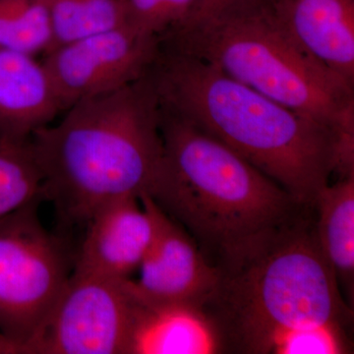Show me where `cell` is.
Here are the masks:
<instances>
[{"mask_svg": "<svg viewBox=\"0 0 354 354\" xmlns=\"http://www.w3.org/2000/svg\"><path fill=\"white\" fill-rule=\"evenodd\" d=\"M138 308L131 279L73 270L32 354H131Z\"/></svg>", "mask_w": 354, "mask_h": 354, "instance_id": "52a82bcc", "label": "cell"}, {"mask_svg": "<svg viewBox=\"0 0 354 354\" xmlns=\"http://www.w3.org/2000/svg\"><path fill=\"white\" fill-rule=\"evenodd\" d=\"M344 327L332 324L288 330L272 344L271 353H348L349 344Z\"/></svg>", "mask_w": 354, "mask_h": 354, "instance_id": "ac0fdd59", "label": "cell"}, {"mask_svg": "<svg viewBox=\"0 0 354 354\" xmlns=\"http://www.w3.org/2000/svg\"><path fill=\"white\" fill-rule=\"evenodd\" d=\"M0 354H24L22 348L0 333Z\"/></svg>", "mask_w": 354, "mask_h": 354, "instance_id": "7402d4cb", "label": "cell"}, {"mask_svg": "<svg viewBox=\"0 0 354 354\" xmlns=\"http://www.w3.org/2000/svg\"><path fill=\"white\" fill-rule=\"evenodd\" d=\"M267 4L307 53L354 84V0H267Z\"/></svg>", "mask_w": 354, "mask_h": 354, "instance_id": "8fae6325", "label": "cell"}, {"mask_svg": "<svg viewBox=\"0 0 354 354\" xmlns=\"http://www.w3.org/2000/svg\"><path fill=\"white\" fill-rule=\"evenodd\" d=\"M74 261V271L129 279L146 257L157 228L152 198H121L95 211Z\"/></svg>", "mask_w": 354, "mask_h": 354, "instance_id": "30bf717a", "label": "cell"}, {"mask_svg": "<svg viewBox=\"0 0 354 354\" xmlns=\"http://www.w3.org/2000/svg\"><path fill=\"white\" fill-rule=\"evenodd\" d=\"M155 205V237L140 266L139 279H131L133 292L145 304L203 308L218 288L220 269L209 262L179 223Z\"/></svg>", "mask_w": 354, "mask_h": 354, "instance_id": "9c48e42d", "label": "cell"}, {"mask_svg": "<svg viewBox=\"0 0 354 354\" xmlns=\"http://www.w3.org/2000/svg\"><path fill=\"white\" fill-rule=\"evenodd\" d=\"M160 44L213 65L337 133L354 129V84L307 53L274 18L267 1L181 26L162 35Z\"/></svg>", "mask_w": 354, "mask_h": 354, "instance_id": "5b68a950", "label": "cell"}, {"mask_svg": "<svg viewBox=\"0 0 354 354\" xmlns=\"http://www.w3.org/2000/svg\"><path fill=\"white\" fill-rule=\"evenodd\" d=\"M0 48L34 57L53 50L46 0H0Z\"/></svg>", "mask_w": 354, "mask_h": 354, "instance_id": "2e32d148", "label": "cell"}, {"mask_svg": "<svg viewBox=\"0 0 354 354\" xmlns=\"http://www.w3.org/2000/svg\"><path fill=\"white\" fill-rule=\"evenodd\" d=\"M62 113L43 62L0 48V141L27 142Z\"/></svg>", "mask_w": 354, "mask_h": 354, "instance_id": "7c38bea8", "label": "cell"}, {"mask_svg": "<svg viewBox=\"0 0 354 354\" xmlns=\"http://www.w3.org/2000/svg\"><path fill=\"white\" fill-rule=\"evenodd\" d=\"M41 196L43 176L29 140L0 141V220Z\"/></svg>", "mask_w": 354, "mask_h": 354, "instance_id": "e0dca14e", "label": "cell"}, {"mask_svg": "<svg viewBox=\"0 0 354 354\" xmlns=\"http://www.w3.org/2000/svg\"><path fill=\"white\" fill-rule=\"evenodd\" d=\"M164 0H127L128 24L162 36Z\"/></svg>", "mask_w": 354, "mask_h": 354, "instance_id": "d6986e66", "label": "cell"}, {"mask_svg": "<svg viewBox=\"0 0 354 354\" xmlns=\"http://www.w3.org/2000/svg\"><path fill=\"white\" fill-rule=\"evenodd\" d=\"M29 139L44 199L73 225L121 198L148 194L162 153L160 106L150 74L76 102Z\"/></svg>", "mask_w": 354, "mask_h": 354, "instance_id": "3957f363", "label": "cell"}, {"mask_svg": "<svg viewBox=\"0 0 354 354\" xmlns=\"http://www.w3.org/2000/svg\"><path fill=\"white\" fill-rule=\"evenodd\" d=\"M38 197L0 220V333L32 354L71 276L64 241L39 216Z\"/></svg>", "mask_w": 354, "mask_h": 354, "instance_id": "8992f818", "label": "cell"}, {"mask_svg": "<svg viewBox=\"0 0 354 354\" xmlns=\"http://www.w3.org/2000/svg\"><path fill=\"white\" fill-rule=\"evenodd\" d=\"M160 50L157 35L125 24L57 46L44 55L43 64L65 111L143 78Z\"/></svg>", "mask_w": 354, "mask_h": 354, "instance_id": "ba28073f", "label": "cell"}, {"mask_svg": "<svg viewBox=\"0 0 354 354\" xmlns=\"http://www.w3.org/2000/svg\"><path fill=\"white\" fill-rule=\"evenodd\" d=\"M160 131L164 153L147 195L221 272L241 265L310 208L225 144L162 106Z\"/></svg>", "mask_w": 354, "mask_h": 354, "instance_id": "7a4b0ae2", "label": "cell"}, {"mask_svg": "<svg viewBox=\"0 0 354 354\" xmlns=\"http://www.w3.org/2000/svg\"><path fill=\"white\" fill-rule=\"evenodd\" d=\"M317 239L324 257L344 288L348 304L354 290V172L337 176L319 192L315 204Z\"/></svg>", "mask_w": 354, "mask_h": 354, "instance_id": "5bb4252c", "label": "cell"}, {"mask_svg": "<svg viewBox=\"0 0 354 354\" xmlns=\"http://www.w3.org/2000/svg\"><path fill=\"white\" fill-rule=\"evenodd\" d=\"M196 0H164L162 6V35L176 29L187 19ZM160 36V37H162Z\"/></svg>", "mask_w": 354, "mask_h": 354, "instance_id": "44dd1931", "label": "cell"}, {"mask_svg": "<svg viewBox=\"0 0 354 354\" xmlns=\"http://www.w3.org/2000/svg\"><path fill=\"white\" fill-rule=\"evenodd\" d=\"M264 1H267V0H196L187 19L178 27L207 19L216 14L227 11L228 9L234 8V7L260 3V2Z\"/></svg>", "mask_w": 354, "mask_h": 354, "instance_id": "ffe728a7", "label": "cell"}, {"mask_svg": "<svg viewBox=\"0 0 354 354\" xmlns=\"http://www.w3.org/2000/svg\"><path fill=\"white\" fill-rule=\"evenodd\" d=\"M149 74L162 108L225 144L300 204L314 207L337 172L341 134L316 118L162 44Z\"/></svg>", "mask_w": 354, "mask_h": 354, "instance_id": "6da1fadb", "label": "cell"}, {"mask_svg": "<svg viewBox=\"0 0 354 354\" xmlns=\"http://www.w3.org/2000/svg\"><path fill=\"white\" fill-rule=\"evenodd\" d=\"M220 333L223 348L271 353L288 330L344 326L351 309L324 257L310 207L241 265L221 272L203 306Z\"/></svg>", "mask_w": 354, "mask_h": 354, "instance_id": "277c9868", "label": "cell"}, {"mask_svg": "<svg viewBox=\"0 0 354 354\" xmlns=\"http://www.w3.org/2000/svg\"><path fill=\"white\" fill-rule=\"evenodd\" d=\"M53 48L128 24L127 0H46Z\"/></svg>", "mask_w": 354, "mask_h": 354, "instance_id": "9a60e30c", "label": "cell"}, {"mask_svg": "<svg viewBox=\"0 0 354 354\" xmlns=\"http://www.w3.org/2000/svg\"><path fill=\"white\" fill-rule=\"evenodd\" d=\"M223 351L225 349L220 333L202 307L149 305L139 300L131 354H211Z\"/></svg>", "mask_w": 354, "mask_h": 354, "instance_id": "4fadbf2b", "label": "cell"}]
</instances>
